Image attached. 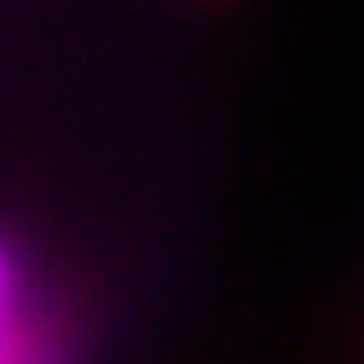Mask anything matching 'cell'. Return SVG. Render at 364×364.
Returning <instances> with one entry per match:
<instances>
[{
    "mask_svg": "<svg viewBox=\"0 0 364 364\" xmlns=\"http://www.w3.org/2000/svg\"><path fill=\"white\" fill-rule=\"evenodd\" d=\"M0 314H16V263L0 248Z\"/></svg>",
    "mask_w": 364,
    "mask_h": 364,
    "instance_id": "obj_1",
    "label": "cell"
}]
</instances>
